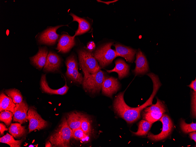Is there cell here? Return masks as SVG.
<instances>
[{"instance_id": "4dcf8cb0", "label": "cell", "mask_w": 196, "mask_h": 147, "mask_svg": "<svg viewBox=\"0 0 196 147\" xmlns=\"http://www.w3.org/2000/svg\"><path fill=\"white\" fill-rule=\"evenodd\" d=\"M70 79L75 82L80 84H82L83 78L82 74L79 72L78 67L75 68L73 70Z\"/></svg>"}, {"instance_id": "7a4b0ae2", "label": "cell", "mask_w": 196, "mask_h": 147, "mask_svg": "<svg viewBox=\"0 0 196 147\" xmlns=\"http://www.w3.org/2000/svg\"><path fill=\"white\" fill-rule=\"evenodd\" d=\"M72 129L68 125L66 118L62 119L60 124L50 136L48 140L52 147H70Z\"/></svg>"}, {"instance_id": "3957f363", "label": "cell", "mask_w": 196, "mask_h": 147, "mask_svg": "<svg viewBox=\"0 0 196 147\" xmlns=\"http://www.w3.org/2000/svg\"><path fill=\"white\" fill-rule=\"evenodd\" d=\"M78 53L79 65L83 72L84 77L100 70L101 67L91 52L81 49L78 50Z\"/></svg>"}, {"instance_id": "ba28073f", "label": "cell", "mask_w": 196, "mask_h": 147, "mask_svg": "<svg viewBox=\"0 0 196 147\" xmlns=\"http://www.w3.org/2000/svg\"><path fill=\"white\" fill-rule=\"evenodd\" d=\"M160 120L163 124L161 132L157 135H154L150 132L148 134V138L152 141H158L166 138L170 134L173 128L171 120L167 114H163Z\"/></svg>"}, {"instance_id": "e0dca14e", "label": "cell", "mask_w": 196, "mask_h": 147, "mask_svg": "<svg viewBox=\"0 0 196 147\" xmlns=\"http://www.w3.org/2000/svg\"><path fill=\"white\" fill-rule=\"evenodd\" d=\"M115 66L114 68L110 70H106L108 73L115 72L118 75V78L121 79L128 75L129 71V65L124 60L121 59H118L115 61Z\"/></svg>"}, {"instance_id": "ac0fdd59", "label": "cell", "mask_w": 196, "mask_h": 147, "mask_svg": "<svg viewBox=\"0 0 196 147\" xmlns=\"http://www.w3.org/2000/svg\"><path fill=\"white\" fill-rule=\"evenodd\" d=\"M48 50L45 47L40 48L37 54L30 58L32 63L38 68L41 69L46 63Z\"/></svg>"}, {"instance_id": "cb8c5ba5", "label": "cell", "mask_w": 196, "mask_h": 147, "mask_svg": "<svg viewBox=\"0 0 196 147\" xmlns=\"http://www.w3.org/2000/svg\"><path fill=\"white\" fill-rule=\"evenodd\" d=\"M86 134L91 136L94 133L91 118L87 115L83 114L80 128Z\"/></svg>"}, {"instance_id": "8992f818", "label": "cell", "mask_w": 196, "mask_h": 147, "mask_svg": "<svg viewBox=\"0 0 196 147\" xmlns=\"http://www.w3.org/2000/svg\"><path fill=\"white\" fill-rule=\"evenodd\" d=\"M157 99L156 104L145 108L142 113L143 119L152 123L160 119L167 111L163 103L158 98Z\"/></svg>"}, {"instance_id": "44dd1931", "label": "cell", "mask_w": 196, "mask_h": 147, "mask_svg": "<svg viewBox=\"0 0 196 147\" xmlns=\"http://www.w3.org/2000/svg\"><path fill=\"white\" fill-rule=\"evenodd\" d=\"M16 106L12 99L6 96L3 92L0 95V112L5 110L11 111L13 113Z\"/></svg>"}, {"instance_id": "8fae6325", "label": "cell", "mask_w": 196, "mask_h": 147, "mask_svg": "<svg viewBox=\"0 0 196 147\" xmlns=\"http://www.w3.org/2000/svg\"><path fill=\"white\" fill-rule=\"evenodd\" d=\"M29 108L25 100L21 103L16 104L14 109L13 121L23 124L27 121V112Z\"/></svg>"}, {"instance_id": "f1b7e54d", "label": "cell", "mask_w": 196, "mask_h": 147, "mask_svg": "<svg viewBox=\"0 0 196 147\" xmlns=\"http://www.w3.org/2000/svg\"><path fill=\"white\" fill-rule=\"evenodd\" d=\"M13 113L11 111L5 110L1 111L0 114V121L3 122L8 126L11 124Z\"/></svg>"}, {"instance_id": "9c48e42d", "label": "cell", "mask_w": 196, "mask_h": 147, "mask_svg": "<svg viewBox=\"0 0 196 147\" xmlns=\"http://www.w3.org/2000/svg\"><path fill=\"white\" fill-rule=\"evenodd\" d=\"M120 84L117 79L113 77H106L103 83L102 90L104 95L111 98L120 88Z\"/></svg>"}, {"instance_id": "e575fe53", "label": "cell", "mask_w": 196, "mask_h": 147, "mask_svg": "<svg viewBox=\"0 0 196 147\" xmlns=\"http://www.w3.org/2000/svg\"><path fill=\"white\" fill-rule=\"evenodd\" d=\"M188 87L192 89L194 91L196 92V79H195V80L192 81L188 85Z\"/></svg>"}, {"instance_id": "ffe728a7", "label": "cell", "mask_w": 196, "mask_h": 147, "mask_svg": "<svg viewBox=\"0 0 196 147\" xmlns=\"http://www.w3.org/2000/svg\"><path fill=\"white\" fill-rule=\"evenodd\" d=\"M70 15L72 17V21H77L79 24L78 29L75 32L74 37L84 34L90 30V25L89 22L85 19L79 17L74 14L71 13Z\"/></svg>"}, {"instance_id": "5bb4252c", "label": "cell", "mask_w": 196, "mask_h": 147, "mask_svg": "<svg viewBox=\"0 0 196 147\" xmlns=\"http://www.w3.org/2000/svg\"><path fill=\"white\" fill-rule=\"evenodd\" d=\"M60 63L61 60L59 56L50 51L47 55L43 70L45 71H55L58 70Z\"/></svg>"}, {"instance_id": "8d00e7d4", "label": "cell", "mask_w": 196, "mask_h": 147, "mask_svg": "<svg viewBox=\"0 0 196 147\" xmlns=\"http://www.w3.org/2000/svg\"><path fill=\"white\" fill-rule=\"evenodd\" d=\"M118 1V0H115L112 1H100V0H97V1L98 2H101L103 3L104 4H106L107 5H109L110 4L114 3V2L117 1Z\"/></svg>"}, {"instance_id": "4316f807", "label": "cell", "mask_w": 196, "mask_h": 147, "mask_svg": "<svg viewBox=\"0 0 196 147\" xmlns=\"http://www.w3.org/2000/svg\"><path fill=\"white\" fill-rule=\"evenodd\" d=\"M4 92L12 99L15 104L19 103L23 101V97L21 92L17 89H7L5 90Z\"/></svg>"}, {"instance_id": "74e56055", "label": "cell", "mask_w": 196, "mask_h": 147, "mask_svg": "<svg viewBox=\"0 0 196 147\" xmlns=\"http://www.w3.org/2000/svg\"><path fill=\"white\" fill-rule=\"evenodd\" d=\"M45 147H52V145L51 143L49 140H48L46 142L45 144Z\"/></svg>"}, {"instance_id": "52a82bcc", "label": "cell", "mask_w": 196, "mask_h": 147, "mask_svg": "<svg viewBox=\"0 0 196 147\" xmlns=\"http://www.w3.org/2000/svg\"><path fill=\"white\" fill-rule=\"evenodd\" d=\"M27 118L29 121L28 133L38 130L43 129L48 126L47 121L43 119L33 108H29L27 112Z\"/></svg>"}, {"instance_id": "d4e9b609", "label": "cell", "mask_w": 196, "mask_h": 147, "mask_svg": "<svg viewBox=\"0 0 196 147\" xmlns=\"http://www.w3.org/2000/svg\"><path fill=\"white\" fill-rule=\"evenodd\" d=\"M24 140V138H23L21 140H15L13 136L7 133L5 135L0 138V142L1 143H6L11 147H20Z\"/></svg>"}, {"instance_id": "d6986e66", "label": "cell", "mask_w": 196, "mask_h": 147, "mask_svg": "<svg viewBox=\"0 0 196 147\" xmlns=\"http://www.w3.org/2000/svg\"><path fill=\"white\" fill-rule=\"evenodd\" d=\"M83 114L76 111L67 114L66 118L69 127L74 130L80 128Z\"/></svg>"}, {"instance_id": "f546056e", "label": "cell", "mask_w": 196, "mask_h": 147, "mask_svg": "<svg viewBox=\"0 0 196 147\" xmlns=\"http://www.w3.org/2000/svg\"><path fill=\"white\" fill-rule=\"evenodd\" d=\"M180 126L182 131L185 133L196 131V124L193 122L190 124H187L184 120L182 119L180 122Z\"/></svg>"}, {"instance_id": "603a6c76", "label": "cell", "mask_w": 196, "mask_h": 147, "mask_svg": "<svg viewBox=\"0 0 196 147\" xmlns=\"http://www.w3.org/2000/svg\"><path fill=\"white\" fill-rule=\"evenodd\" d=\"M152 124L145 120H142L138 123L137 131L132 132V133L136 136L146 135L150 130Z\"/></svg>"}, {"instance_id": "4fadbf2b", "label": "cell", "mask_w": 196, "mask_h": 147, "mask_svg": "<svg viewBox=\"0 0 196 147\" xmlns=\"http://www.w3.org/2000/svg\"><path fill=\"white\" fill-rule=\"evenodd\" d=\"M75 38L73 36L65 34H62L58 40L56 49L63 53L68 52L75 44Z\"/></svg>"}, {"instance_id": "d590c367", "label": "cell", "mask_w": 196, "mask_h": 147, "mask_svg": "<svg viewBox=\"0 0 196 147\" xmlns=\"http://www.w3.org/2000/svg\"><path fill=\"white\" fill-rule=\"evenodd\" d=\"M190 138L196 142V133L195 131L189 134Z\"/></svg>"}, {"instance_id": "d6a6232c", "label": "cell", "mask_w": 196, "mask_h": 147, "mask_svg": "<svg viewBox=\"0 0 196 147\" xmlns=\"http://www.w3.org/2000/svg\"><path fill=\"white\" fill-rule=\"evenodd\" d=\"M95 45L93 41H91L88 43L87 45V48L88 51L90 52L92 51L95 48Z\"/></svg>"}, {"instance_id": "5b68a950", "label": "cell", "mask_w": 196, "mask_h": 147, "mask_svg": "<svg viewBox=\"0 0 196 147\" xmlns=\"http://www.w3.org/2000/svg\"><path fill=\"white\" fill-rule=\"evenodd\" d=\"M113 44L112 42L108 43L100 46L96 49L93 54L102 67L110 64L117 57L115 51L111 48Z\"/></svg>"}, {"instance_id": "484cf974", "label": "cell", "mask_w": 196, "mask_h": 147, "mask_svg": "<svg viewBox=\"0 0 196 147\" xmlns=\"http://www.w3.org/2000/svg\"><path fill=\"white\" fill-rule=\"evenodd\" d=\"M90 136L85 134L80 128L72 130V138L80 140L84 143H87L90 141Z\"/></svg>"}, {"instance_id": "1f68e13d", "label": "cell", "mask_w": 196, "mask_h": 147, "mask_svg": "<svg viewBox=\"0 0 196 147\" xmlns=\"http://www.w3.org/2000/svg\"><path fill=\"white\" fill-rule=\"evenodd\" d=\"M196 92L193 91L192 97V114L194 117L196 116Z\"/></svg>"}, {"instance_id": "836d02e7", "label": "cell", "mask_w": 196, "mask_h": 147, "mask_svg": "<svg viewBox=\"0 0 196 147\" xmlns=\"http://www.w3.org/2000/svg\"><path fill=\"white\" fill-rule=\"evenodd\" d=\"M8 129L6 128L5 124H4L0 123V134L1 136L4 135V132L5 131H7Z\"/></svg>"}, {"instance_id": "6da1fadb", "label": "cell", "mask_w": 196, "mask_h": 147, "mask_svg": "<svg viewBox=\"0 0 196 147\" xmlns=\"http://www.w3.org/2000/svg\"><path fill=\"white\" fill-rule=\"evenodd\" d=\"M147 75L152 81L153 90L149 98L143 104L136 107H131L128 106L124 99L125 91L119 94L114 101L113 107L115 111L128 123L131 124L139 119L141 111L152 104L153 98L161 85L157 75L153 73H148Z\"/></svg>"}, {"instance_id": "7c38bea8", "label": "cell", "mask_w": 196, "mask_h": 147, "mask_svg": "<svg viewBox=\"0 0 196 147\" xmlns=\"http://www.w3.org/2000/svg\"><path fill=\"white\" fill-rule=\"evenodd\" d=\"M136 58L135 68L132 70L134 73L137 75L147 72L149 70L147 61L145 56L139 49L136 53Z\"/></svg>"}, {"instance_id": "7402d4cb", "label": "cell", "mask_w": 196, "mask_h": 147, "mask_svg": "<svg viewBox=\"0 0 196 147\" xmlns=\"http://www.w3.org/2000/svg\"><path fill=\"white\" fill-rule=\"evenodd\" d=\"M10 134L16 138L23 136L26 133L25 127L22 126L21 124L18 123L11 124L9 128Z\"/></svg>"}, {"instance_id": "83f0119b", "label": "cell", "mask_w": 196, "mask_h": 147, "mask_svg": "<svg viewBox=\"0 0 196 147\" xmlns=\"http://www.w3.org/2000/svg\"><path fill=\"white\" fill-rule=\"evenodd\" d=\"M65 63L67 68L66 74L67 77L70 78L73 70L78 67L77 63L75 57L71 55L67 58Z\"/></svg>"}, {"instance_id": "30bf717a", "label": "cell", "mask_w": 196, "mask_h": 147, "mask_svg": "<svg viewBox=\"0 0 196 147\" xmlns=\"http://www.w3.org/2000/svg\"><path fill=\"white\" fill-rule=\"evenodd\" d=\"M64 26H58L47 29L40 35L38 38L39 42L48 45L55 44L59 36L56 33V30L59 28Z\"/></svg>"}, {"instance_id": "277c9868", "label": "cell", "mask_w": 196, "mask_h": 147, "mask_svg": "<svg viewBox=\"0 0 196 147\" xmlns=\"http://www.w3.org/2000/svg\"><path fill=\"white\" fill-rule=\"evenodd\" d=\"M106 77L104 72L100 70L86 77H84L82 84L83 87L86 91L92 94L99 93Z\"/></svg>"}, {"instance_id": "9a60e30c", "label": "cell", "mask_w": 196, "mask_h": 147, "mask_svg": "<svg viewBox=\"0 0 196 147\" xmlns=\"http://www.w3.org/2000/svg\"><path fill=\"white\" fill-rule=\"evenodd\" d=\"M114 46L117 57H122L129 62L133 61L136 53V50L119 44H116Z\"/></svg>"}, {"instance_id": "2e32d148", "label": "cell", "mask_w": 196, "mask_h": 147, "mask_svg": "<svg viewBox=\"0 0 196 147\" xmlns=\"http://www.w3.org/2000/svg\"><path fill=\"white\" fill-rule=\"evenodd\" d=\"M40 85L42 90L45 93L51 94L64 95L67 92L69 87L66 83L63 87L58 89H54L50 87L47 82L46 75H43L41 76Z\"/></svg>"}]
</instances>
